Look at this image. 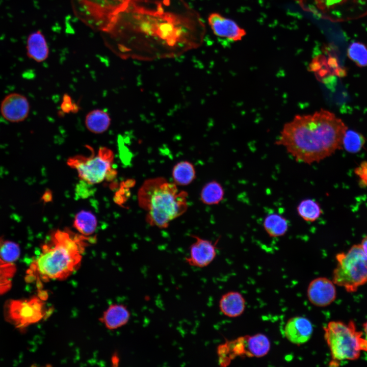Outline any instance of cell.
I'll return each mask as SVG.
<instances>
[{
	"mask_svg": "<svg viewBox=\"0 0 367 367\" xmlns=\"http://www.w3.org/2000/svg\"><path fill=\"white\" fill-rule=\"evenodd\" d=\"M89 241V237L67 229L54 231L31 264L30 273L44 282L65 279L78 268Z\"/></svg>",
	"mask_w": 367,
	"mask_h": 367,
	"instance_id": "3957f363",
	"label": "cell"
},
{
	"mask_svg": "<svg viewBox=\"0 0 367 367\" xmlns=\"http://www.w3.org/2000/svg\"><path fill=\"white\" fill-rule=\"evenodd\" d=\"M188 194L163 177L146 180L138 194L139 206L146 212V220L152 226L168 227L170 222L187 210Z\"/></svg>",
	"mask_w": 367,
	"mask_h": 367,
	"instance_id": "277c9868",
	"label": "cell"
},
{
	"mask_svg": "<svg viewBox=\"0 0 367 367\" xmlns=\"http://www.w3.org/2000/svg\"><path fill=\"white\" fill-rule=\"evenodd\" d=\"M28 57L37 62L45 61L49 55V48L43 33L40 31L30 33L26 41Z\"/></svg>",
	"mask_w": 367,
	"mask_h": 367,
	"instance_id": "5bb4252c",
	"label": "cell"
},
{
	"mask_svg": "<svg viewBox=\"0 0 367 367\" xmlns=\"http://www.w3.org/2000/svg\"><path fill=\"white\" fill-rule=\"evenodd\" d=\"M208 22L213 33L220 37L238 41L245 34L244 30L234 21L217 13H212L209 15Z\"/></svg>",
	"mask_w": 367,
	"mask_h": 367,
	"instance_id": "4fadbf2b",
	"label": "cell"
},
{
	"mask_svg": "<svg viewBox=\"0 0 367 367\" xmlns=\"http://www.w3.org/2000/svg\"><path fill=\"white\" fill-rule=\"evenodd\" d=\"M6 308L8 320L19 328L38 322L45 315L41 298L11 300Z\"/></svg>",
	"mask_w": 367,
	"mask_h": 367,
	"instance_id": "ba28073f",
	"label": "cell"
},
{
	"mask_svg": "<svg viewBox=\"0 0 367 367\" xmlns=\"http://www.w3.org/2000/svg\"><path fill=\"white\" fill-rule=\"evenodd\" d=\"M325 5L327 8H332L336 6L347 5V12L352 7H356L359 5H366L367 0H324Z\"/></svg>",
	"mask_w": 367,
	"mask_h": 367,
	"instance_id": "83f0119b",
	"label": "cell"
},
{
	"mask_svg": "<svg viewBox=\"0 0 367 367\" xmlns=\"http://www.w3.org/2000/svg\"><path fill=\"white\" fill-rule=\"evenodd\" d=\"M363 329H364V335H365L364 338L365 339V340H366V342L367 343V321L365 323L363 324Z\"/></svg>",
	"mask_w": 367,
	"mask_h": 367,
	"instance_id": "4dcf8cb0",
	"label": "cell"
},
{
	"mask_svg": "<svg viewBox=\"0 0 367 367\" xmlns=\"http://www.w3.org/2000/svg\"><path fill=\"white\" fill-rule=\"evenodd\" d=\"M347 126L332 112L322 109L297 115L284 124L275 142L297 162L319 163L343 148Z\"/></svg>",
	"mask_w": 367,
	"mask_h": 367,
	"instance_id": "7a4b0ae2",
	"label": "cell"
},
{
	"mask_svg": "<svg viewBox=\"0 0 367 367\" xmlns=\"http://www.w3.org/2000/svg\"><path fill=\"white\" fill-rule=\"evenodd\" d=\"M337 266L333 282L348 292H354L367 282V254L360 244L353 245L347 252L336 256Z\"/></svg>",
	"mask_w": 367,
	"mask_h": 367,
	"instance_id": "8992f818",
	"label": "cell"
},
{
	"mask_svg": "<svg viewBox=\"0 0 367 367\" xmlns=\"http://www.w3.org/2000/svg\"><path fill=\"white\" fill-rule=\"evenodd\" d=\"M354 172L358 177L359 184L362 187H367V161H363L355 169Z\"/></svg>",
	"mask_w": 367,
	"mask_h": 367,
	"instance_id": "f1b7e54d",
	"label": "cell"
},
{
	"mask_svg": "<svg viewBox=\"0 0 367 367\" xmlns=\"http://www.w3.org/2000/svg\"><path fill=\"white\" fill-rule=\"evenodd\" d=\"M16 270L14 264L0 258V294H4L11 288L12 279Z\"/></svg>",
	"mask_w": 367,
	"mask_h": 367,
	"instance_id": "484cf974",
	"label": "cell"
},
{
	"mask_svg": "<svg viewBox=\"0 0 367 367\" xmlns=\"http://www.w3.org/2000/svg\"><path fill=\"white\" fill-rule=\"evenodd\" d=\"M360 245L363 251L367 254V235L363 239Z\"/></svg>",
	"mask_w": 367,
	"mask_h": 367,
	"instance_id": "f546056e",
	"label": "cell"
},
{
	"mask_svg": "<svg viewBox=\"0 0 367 367\" xmlns=\"http://www.w3.org/2000/svg\"><path fill=\"white\" fill-rule=\"evenodd\" d=\"M97 222L95 216L91 212L82 211L78 213L74 220L73 226L80 234L88 237L96 229Z\"/></svg>",
	"mask_w": 367,
	"mask_h": 367,
	"instance_id": "7402d4cb",
	"label": "cell"
},
{
	"mask_svg": "<svg viewBox=\"0 0 367 367\" xmlns=\"http://www.w3.org/2000/svg\"><path fill=\"white\" fill-rule=\"evenodd\" d=\"M365 142V138L361 134L347 129L343 140V147L351 153L359 151Z\"/></svg>",
	"mask_w": 367,
	"mask_h": 367,
	"instance_id": "cb8c5ba5",
	"label": "cell"
},
{
	"mask_svg": "<svg viewBox=\"0 0 367 367\" xmlns=\"http://www.w3.org/2000/svg\"><path fill=\"white\" fill-rule=\"evenodd\" d=\"M85 123L88 130L95 134H100L107 130L110 127L111 118L106 111L95 109L87 114Z\"/></svg>",
	"mask_w": 367,
	"mask_h": 367,
	"instance_id": "ac0fdd59",
	"label": "cell"
},
{
	"mask_svg": "<svg viewBox=\"0 0 367 367\" xmlns=\"http://www.w3.org/2000/svg\"><path fill=\"white\" fill-rule=\"evenodd\" d=\"M333 282L325 277H318L309 283L307 296L309 302L318 307L330 305L336 298V289Z\"/></svg>",
	"mask_w": 367,
	"mask_h": 367,
	"instance_id": "8fae6325",
	"label": "cell"
},
{
	"mask_svg": "<svg viewBox=\"0 0 367 367\" xmlns=\"http://www.w3.org/2000/svg\"><path fill=\"white\" fill-rule=\"evenodd\" d=\"M30 111V105L27 97L17 92L6 95L0 104L2 116L11 123L23 121L28 117Z\"/></svg>",
	"mask_w": 367,
	"mask_h": 367,
	"instance_id": "9c48e42d",
	"label": "cell"
},
{
	"mask_svg": "<svg viewBox=\"0 0 367 367\" xmlns=\"http://www.w3.org/2000/svg\"><path fill=\"white\" fill-rule=\"evenodd\" d=\"M129 45L151 58L172 56L199 46L205 28L185 0H134Z\"/></svg>",
	"mask_w": 367,
	"mask_h": 367,
	"instance_id": "6da1fadb",
	"label": "cell"
},
{
	"mask_svg": "<svg viewBox=\"0 0 367 367\" xmlns=\"http://www.w3.org/2000/svg\"><path fill=\"white\" fill-rule=\"evenodd\" d=\"M348 57L357 66H367V47L359 42L351 43L347 49Z\"/></svg>",
	"mask_w": 367,
	"mask_h": 367,
	"instance_id": "d4e9b609",
	"label": "cell"
},
{
	"mask_svg": "<svg viewBox=\"0 0 367 367\" xmlns=\"http://www.w3.org/2000/svg\"><path fill=\"white\" fill-rule=\"evenodd\" d=\"M284 332L289 341L295 345H300L309 340L313 332V327L308 319L296 316L287 321Z\"/></svg>",
	"mask_w": 367,
	"mask_h": 367,
	"instance_id": "7c38bea8",
	"label": "cell"
},
{
	"mask_svg": "<svg viewBox=\"0 0 367 367\" xmlns=\"http://www.w3.org/2000/svg\"><path fill=\"white\" fill-rule=\"evenodd\" d=\"M195 242L190 247L188 256L185 261L190 266L204 268L208 266L217 255V245L219 239L214 243L196 235H191Z\"/></svg>",
	"mask_w": 367,
	"mask_h": 367,
	"instance_id": "30bf717a",
	"label": "cell"
},
{
	"mask_svg": "<svg viewBox=\"0 0 367 367\" xmlns=\"http://www.w3.org/2000/svg\"><path fill=\"white\" fill-rule=\"evenodd\" d=\"M172 177L173 182L177 186L189 185L196 178L195 167L188 161L179 162L173 166Z\"/></svg>",
	"mask_w": 367,
	"mask_h": 367,
	"instance_id": "d6986e66",
	"label": "cell"
},
{
	"mask_svg": "<svg viewBox=\"0 0 367 367\" xmlns=\"http://www.w3.org/2000/svg\"><path fill=\"white\" fill-rule=\"evenodd\" d=\"M20 254V248L18 244L0 237V258L5 261L13 263Z\"/></svg>",
	"mask_w": 367,
	"mask_h": 367,
	"instance_id": "4316f807",
	"label": "cell"
},
{
	"mask_svg": "<svg viewBox=\"0 0 367 367\" xmlns=\"http://www.w3.org/2000/svg\"><path fill=\"white\" fill-rule=\"evenodd\" d=\"M224 191L221 185L216 180L206 183L201 190L200 198L206 205L219 204L224 198Z\"/></svg>",
	"mask_w": 367,
	"mask_h": 367,
	"instance_id": "44dd1931",
	"label": "cell"
},
{
	"mask_svg": "<svg viewBox=\"0 0 367 367\" xmlns=\"http://www.w3.org/2000/svg\"><path fill=\"white\" fill-rule=\"evenodd\" d=\"M324 338L330 349L331 364L358 359L361 351H367V343L362 333L356 331L355 324L331 321L324 328Z\"/></svg>",
	"mask_w": 367,
	"mask_h": 367,
	"instance_id": "5b68a950",
	"label": "cell"
},
{
	"mask_svg": "<svg viewBox=\"0 0 367 367\" xmlns=\"http://www.w3.org/2000/svg\"><path fill=\"white\" fill-rule=\"evenodd\" d=\"M263 226L267 233L272 238L284 235L289 227L286 218L276 213L267 215L264 220Z\"/></svg>",
	"mask_w": 367,
	"mask_h": 367,
	"instance_id": "ffe728a7",
	"label": "cell"
},
{
	"mask_svg": "<svg viewBox=\"0 0 367 367\" xmlns=\"http://www.w3.org/2000/svg\"><path fill=\"white\" fill-rule=\"evenodd\" d=\"M297 211L298 215L303 220L308 222L316 221L322 214L319 204L311 199L302 200L297 206Z\"/></svg>",
	"mask_w": 367,
	"mask_h": 367,
	"instance_id": "603a6c76",
	"label": "cell"
},
{
	"mask_svg": "<svg viewBox=\"0 0 367 367\" xmlns=\"http://www.w3.org/2000/svg\"><path fill=\"white\" fill-rule=\"evenodd\" d=\"M244 337L246 356L261 357L268 354L270 349V342L266 335L258 333Z\"/></svg>",
	"mask_w": 367,
	"mask_h": 367,
	"instance_id": "e0dca14e",
	"label": "cell"
},
{
	"mask_svg": "<svg viewBox=\"0 0 367 367\" xmlns=\"http://www.w3.org/2000/svg\"><path fill=\"white\" fill-rule=\"evenodd\" d=\"M92 152L89 156L70 157L67 162L69 167L77 171L81 179L90 185L99 184L109 175H114L116 172L112 167L114 155L112 150L102 147L97 153Z\"/></svg>",
	"mask_w": 367,
	"mask_h": 367,
	"instance_id": "52a82bcc",
	"label": "cell"
},
{
	"mask_svg": "<svg viewBox=\"0 0 367 367\" xmlns=\"http://www.w3.org/2000/svg\"><path fill=\"white\" fill-rule=\"evenodd\" d=\"M246 302L242 295L238 292L231 291L223 294L219 301L221 312L225 316L235 318L241 316L245 310Z\"/></svg>",
	"mask_w": 367,
	"mask_h": 367,
	"instance_id": "9a60e30c",
	"label": "cell"
},
{
	"mask_svg": "<svg viewBox=\"0 0 367 367\" xmlns=\"http://www.w3.org/2000/svg\"><path fill=\"white\" fill-rule=\"evenodd\" d=\"M129 318L130 312L126 306L113 304L104 312L100 319L107 328L113 330L125 325Z\"/></svg>",
	"mask_w": 367,
	"mask_h": 367,
	"instance_id": "2e32d148",
	"label": "cell"
}]
</instances>
